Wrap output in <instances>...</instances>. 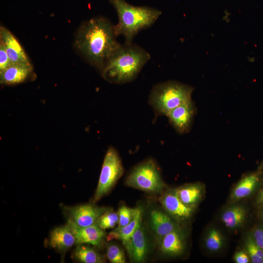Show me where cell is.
Returning <instances> with one entry per match:
<instances>
[{
    "label": "cell",
    "mask_w": 263,
    "mask_h": 263,
    "mask_svg": "<svg viewBox=\"0 0 263 263\" xmlns=\"http://www.w3.org/2000/svg\"><path fill=\"white\" fill-rule=\"evenodd\" d=\"M116 37L114 25L107 19L95 17L80 25L76 34L75 46L90 64L101 70L121 46Z\"/></svg>",
    "instance_id": "1"
},
{
    "label": "cell",
    "mask_w": 263,
    "mask_h": 263,
    "mask_svg": "<svg viewBox=\"0 0 263 263\" xmlns=\"http://www.w3.org/2000/svg\"><path fill=\"white\" fill-rule=\"evenodd\" d=\"M150 58L144 49L132 44L121 45L101 70L106 80L122 84L134 80Z\"/></svg>",
    "instance_id": "2"
},
{
    "label": "cell",
    "mask_w": 263,
    "mask_h": 263,
    "mask_svg": "<svg viewBox=\"0 0 263 263\" xmlns=\"http://www.w3.org/2000/svg\"><path fill=\"white\" fill-rule=\"evenodd\" d=\"M117 12L118 21L114 25L116 37L122 35L125 44H132L134 36L141 30L151 26L161 14L159 10L148 6H134L125 0H110Z\"/></svg>",
    "instance_id": "3"
},
{
    "label": "cell",
    "mask_w": 263,
    "mask_h": 263,
    "mask_svg": "<svg viewBox=\"0 0 263 263\" xmlns=\"http://www.w3.org/2000/svg\"><path fill=\"white\" fill-rule=\"evenodd\" d=\"M193 88L175 81L159 83L151 90L149 101L159 115H167L173 109L191 100Z\"/></svg>",
    "instance_id": "4"
},
{
    "label": "cell",
    "mask_w": 263,
    "mask_h": 263,
    "mask_svg": "<svg viewBox=\"0 0 263 263\" xmlns=\"http://www.w3.org/2000/svg\"><path fill=\"white\" fill-rule=\"evenodd\" d=\"M127 186L147 192L161 194L166 185L154 161L147 159L135 167L126 178Z\"/></svg>",
    "instance_id": "5"
},
{
    "label": "cell",
    "mask_w": 263,
    "mask_h": 263,
    "mask_svg": "<svg viewBox=\"0 0 263 263\" xmlns=\"http://www.w3.org/2000/svg\"><path fill=\"white\" fill-rule=\"evenodd\" d=\"M123 173L124 168L117 151L113 147L109 148L104 158L93 203H95L107 195Z\"/></svg>",
    "instance_id": "6"
},
{
    "label": "cell",
    "mask_w": 263,
    "mask_h": 263,
    "mask_svg": "<svg viewBox=\"0 0 263 263\" xmlns=\"http://www.w3.org/2000/svg\"><path fill=\"white\" fill-rule=\"evenodd\" d=\"M109 209L93 204H87L73 207H67L65 211L68 220L80 227H86L96 223L100 217Z\"/></svg>",
    "instance_id": "7"
},
{
    "label": "cell",
    "mask_w": 263,
    "mask_h": 263,
    "mask_svg": "<svg viewBox=\"0 0 263 263\" xmlns=\"http://www.w3.org/2000/svg\"><path fill=\"white\" fill-rule=\"evenodd\" d=\"M164 209L177 221H184L189 218L194 208L185 205L179 198L176 188H169L162 192L158 199Z\"/></svg>",
    "instance_id": "8"
},
{
    "label": "cell",
    "mask_w": 263,
    "mask_h": 263,
    "mask_svg": "<svg viewBox=\"0 0 263 263\" xmlns=\"http://www.w3.org/2000/svg\"><path fill=\"white\" fill-rule=\"evenodd\" d=\"M67 224L75 236L77 244H87L98 247L102 244L106 234L104 230L96 223L86 227L78 226L69 221Z\"/></svg>",
    "instance_id": "9"
},
{
    "label": "cell",
    "mask_w": 263,
    "mask_h": 263,
    "mask_svg": "<svg viewBox=\"0 0 263 263\" xmlns=\"http://www.w3.org/2000/svg\"><path fill=\"white\" fill-rule=\"evenodd\" d=\"M131 261L143 263L148 252L147 238L142 224L137 227L131 238L123 244Z\"/></svg>",
    "instance_id": "10"
},
{
    "label": "cell",
    "mask_w": 263,
    "mask_h": 263,
    "mask_svg": "<svg viewBox=\"0 0 263 263\" xmlns=\"http://www.w3.org/2000/svg\"><path fill=\"white\" fill-rule=\"evenodd\" d=\"M194 112L195 108L191 100L173 109L167 116L177 131L183 133L189 131Z\"/></svg>",
    "instance_id": "11"
},
{
    "label": "cell",
    "mask_w": 263,
    "mask_h": 263,
    "mask_svg": "<svg viewBox=\"0 0 263 263\" xmlns=\"http://www.w3.org/2000/svg\"><path fill=\"white\" fill-rule=\"evenodd\" d=\"M0 40L3 43L12 63H31L18 39L11 31L3 26L0 27Z\"/></svg>",
    "instance_id": "12"
},
{
    "label": "cell",
    "mask_w": 263,
    "mask_h": 263,
    "mask_svg": "<svg viewBox=\"0 0 263 263\" xmlns=\"http://www.w3.org/2000/svg\"><path fill=\"white\" fill-rule=\"evenodd\" d=\"M33 70L31 63H12L0 71V83L4 85H14L27 79Z\"/></svg>",
    "instance_id": "13"
},
{
    "label": "cell",
    "mask_w": 263,
    "mask_h": 263,
    "mask_svg": "<svg viewBox=\"0 0 263 263\" xmlns=\"http://www.w3.org/2000/svg\"><path fill=\"white\" fill-rule=\"evenodd\" d=\"M159 240L160 250L166 255L179 256L184 250L185 237L179 228L169 232Z\"/></svg>",
    "instance_id": "14"
},
{
    "label": "cell",
    "mask_w": 263,
    "mask_h": 263,
    "mask_svg": "<svg viewBox=\"0 0 263 263\" xmlns=\"http://www.w3.org/2000/svg\"><path fill=\"white\" fill-rule=\"evenodd\" d=\"M50 245L60 252H65L75 244V239L69 225L56 227L50 233Z\"/></svg>",
    "instance_id": "15"
},
{
    "label": "cell",
    "mask_w": 263,
    "mask_h": 263,
    "mask_svg": "<svg viewBox=\"0 0 263 263\" xmlns=\"http://www.w3.org/2000/svg\"><path fill=\"white\" fill-rule=\"evenodd\" d=\"M176 189L181 201L194 209L201 201L205 193V187L199 182L185 184Z\"/></svg>",
    "instance_id": "16"
},
{
    "label": "cell",
    "mask_w": 263,
    "mask_h": 263,
    "mask_svg": "<svg viewBox=\"0 0 263 263\" xmlns=\"http://www.w3.org/2000/svg\"><path fill=\"white\" fill-rule=\"evenodd\" d=\"M150 226L159 239L179 228L169 215L158 210H154L150 213Z\"/></svg>",
    "instance_id": "17"
},
{
    "label": "cell",
    "mask_w": 263,
    "mask_h": 263,
    "mask_svg": "<svg viewBox=\"0 0 263 263\" xmlns=\"http://www.w3.org/2000/svg\"><path fill=\"white\" fill-rule=\"evenodd\" d=\"M259 181V174L252 173L242 178L234 186L230 196V200L234 203L249 196Z\"/></svg>",
    "instance_id": "18"
},
{
    "label": "cell",
    "mask_w": 263,
    "mask_h": 263,
    "mask_svg": "<svg viewBox=\"0 0 263 263\" xmlns=\"http://www.w3.org/2000/svg\"><path fill=\"white\" fill-rule=\"evenodd\" d=\"M246 216V210L241 205H236L225 209L221 217V221L228 228L236 229L244 224Z\"/></svg>",
    "instance_id": "19"
},
{
    "label": "cell",
    "mask_w": 263,
    "mask_h": 263,
    "mask_svg": "<svg viewBox=\"0 0 263 263\" xmlns=\"http://www.w3.org/2000/svg\"><path fill=\"white\" fill-rule=\"evenodd\" d=\"M142 209L136 207V211L133 219L127 225L121 227H116L114 230L109 233L107 236V240L113 239H119L122 244L128 241L132 237L137 227L142 224Z\"/></svg>",
    "instance_id": "20"
},
{
    "label": "cell",
    "mask_w": 263,
    "mask_h": 263,
    "mask_svg": "<svg viewBox=\"0 0 263 263\" xmlns=\"http://www.w3.org/2000/svg\"><path fill=\"white\" fill-rule=\"evenodd\" d=\"M74 257L84 263H101L105 262L104 258L97 251L84 244H79L74 251Z\"/></svg>",
    "instance_id": "21"
},
{
    "label": "cell",
    "mask_w": 263,
    "mask_h": 263,
    "mask_svg": "<svg viewBox=\"0 0 263 263\" xmlns=\"http://www.w3.org/2000/svg\"><path fill=\"white\" fill-rule=\"evenodd\" d=\"M204 243L207 250L212 252H217L224 245V237L218 228L212 227L208 231Z\"/></svg>",
    "instance_id": "22"
},
{
    "label": "cell",
    "mask_w": 263,
    "mask_h": 263,
    "mask_svg": "<svg viewBox=\"0 0 263 263\" xmlns=\"http://www.w3.org/2000/svg\"><path fill=\"white\" fill-rule=\"evenodd\" d=\"M245 251L253 263H263V250L255 243L251 235L247 236L245 241Z\"/></svg>",
    "instance_id": "23"
},
{
    "label": "cell",
    "mask_w": 263,
    "mask_h": 263,
    "mask_svg": "<svg viewBox=\"0 0 263 263\" xmlns=\"http://www.w3.org/2000/svg\"><path fill=\"white\" fill-rule=\"evenodd\" d=\"M118 213L109 209L100 217L96 224L105 230L114 227L118 224Z\"/></svg>",
    "instance_id": "24"
},
{
    "label": "cell",
    "mask_w": 263,
    "mask_h": 263,
    "mask_svg": "<svg viewBox=\"0 0 263 263\" xmlns=\"http://www.w3.org/2000/svg\"><path fill=\"white\" fill-rule=\"evenodd\" d=\"M107 256L112 263H125L126 258L124 252L118 245L110 244L107 248Z\"/></svg>",
    "instance_id": "25"
},
{
    "label": "cell",
    "mask_w": 263,
    "mask_h": 263,
    "mask_svg": "<svg viewBox=\"0 0 263 263\" xmlns=\"http://www.w3.org/2000/svg\"><path fill=\"white\" fill-rule=\"evenodd\" d=\"M136 208H132L125 206H121L117 212L119 217L117 228L122 227L129 224L133 219Z\"/></svg>",
    "instance_id": "26"
},
{
    "label": "cell",
    "mask_w": 263,
    "mask_h": 263,
    "mask_svg": "<svg viewBox=\"0 0 263 263\" xmlns=\"http://www.w3.org/2000/svg\"><path fill=\"white\" fill-rule=\"evenodd\" d=\"M12 64L5 47L2 41L0 40V71L3 70Z\"/></svg>",
    "instance_id": "27"
},
{
    "label": "cell",
    "mask_w": 263,
    "mask_h": 263,
    "mask_svg": "<svg viewBox=\"0 0 263 263\" xmlns=\"http://www.w3.org/2000/svg\"><path fill=\"white\" fill-rule=\"evenodd\" d=\"M251 236L256 244L263 250V228H256L253 230Z\"/></svg>",
    "instance_id": "28"
},
{
    "label": "cell",
    "mask_w": 263,
    "mask_h": 263,
    "mask_svg": "<svg viewBox=\"0 0 263 263\" xmlns=\"http://www.w3.org/2000/svg\"><path fill=\"white\" fill-rule=\"evenodd\" d=\"M233 260L236 263H248L250 258L246 251L240 250L235 253Z\"/></svg>",
    "instance_id": "29"
},
{
    "label": "cell",
    "mask_w": 263,
    "mask_h": 263,
    "mask_svg": "<svg viewBox=\"0 0 263 263\" xmlns=\"http://www.w3.org/2000/svg\"><path fill=\"white\" fill-rule=\"evenodd\" d=\"M257 202L258 204H263V188L258 195Z\"/></svg>",
    "instance_id": "30"
},
{
    "label": "cell",
    "mask_w": 263,
    "mask_h": 263,
    "mask_svg": "<svg viewBox=\"0 0 263 263\" xmlns=\"http://www.w3.org/2000/svg\"><path fill=\"white\" fill-rule=\"evenodd\" d=\"M261 168H263V163H262V164Z\"/></svg>",
    "instance_id": "31"
},
{
    "label": "cell",
    "mask_w": 263,
    "mask_h": 263,
    "mask_svg": "<svg viewBox=\"0 0 263 263\" xmlns=\"http://www.w3.org/2000/svg\"><path fill=\"white\" fill-rule=\"evenodd\" d=\"M262 218H263V213H262Z\"/></svg>",
    "instance_id": "32"
}]
</instances>
